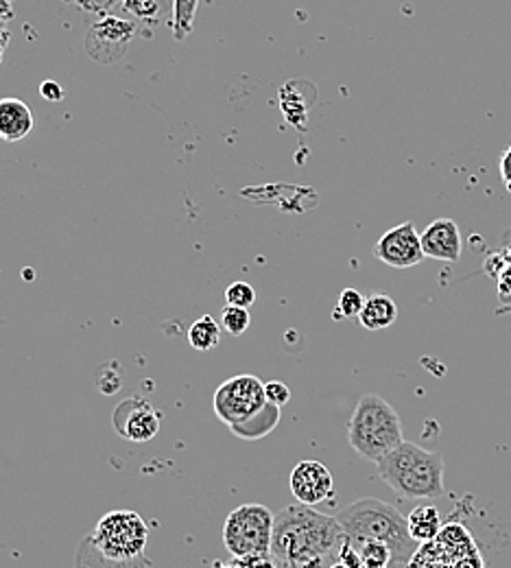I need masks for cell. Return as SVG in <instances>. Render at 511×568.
Here are the masks:
<instances>
[{
	"mask_svg": "<svg viewBox=\"0 0 511 568\" xmlns=\"http://www.w3.org/2000/svg\"><path fill=\"white\" fill-rule=\"evenodd\" d=\"M341 542L346 536L337 516L297 503L276 516L272 556L287 568H319Z\"/></svg>",
	"mask_w": 511,
	"mask_h": 568,
	"instance_id": "cell-1",
	"label": "cell"
},
{
	"mask_svg": "<svg viewBox=\"0 0 511 568\" xmlns=\"http://www.w3.org/2000/svg\"><path fill=\"white\" fill-rule=\"evenodd\" d=\"M346 542L352 547L378 540L391 551V567H407L416 556L418 542L409 534L407 518L389 503L378 498H361L337 511Z\"/></svg>",
	"mask_w": 511,
	"mask_h": 568,
	"instance_id": "cell-2",
	"label": "cell"
},
{
	"mask_svg": "<svg viewBox=\"0 0 511 568\" xmlns=\"http://www.w3.org/2000/svg\"><path fill=\"white\" fill-rule=\"evenodd\" d=\"M378 477L402 498H438L443 495V457L413 442L398 444L378 464Z\"/></svg>",
	"mask_w": 511,
	"mask_h": 568,
	"instance_id": "cell-3",
	"label": "cell"
},
{
	"mask_svg": "<svg viewBox=\"0 0 511 568\" xmlns=\"http://www.w3.org/2000/svg\"><path fill=\"white\" fill-rule=\"evenodd\" d=\"M350 446L367 459L378 464L387 453L402 444V423L398 412L380 396L366 394L348 423Z\"/></svg>",
	"mask_w": 511,
	"mask_h": 568,
	"instance_id": "cell-4",
	"label": "cell"
},
{
	"mask_svg": "<svg viewBox=\"0 0 511 568\" xmlns=\"http://www.w3.org/2000/svg\"><path fill=\"white\" fill-rule=\"evenodd\" d=\"M145 518L132 509H116L105 514L94 534L88 538L92 549L114 562H139L145 554Z\"/></svg>",
	"mask_w": 511,
	"mask_h": 568,
	"instance_id": "cell-5",
	"label": "cell"
},
{
	"mask_svg": "<svg viewBox=\"0 0 511 568\" xmlns=\"http://www.w3.org/2000/svg\"><path fill=\"white\" fill-rule=\"evenodd\" d=\"M276 516L269 507L258 503H247L229 511L223 525V545L238 558H256L272 554Z\"/></svg>",
	"mask_w": 511,
	"mask_h": 568,
	"instance_id": "cell-6",
	"label": "cell"
},
{
	"mask_svg": "<svg viewBox=\"0 0 511 568\" xmlns=\"http://www.w3.org/2000/svg\"><path fill=\"white\" fill-rule=\"evenodd\" d=\"M265 405V383L254 374H238L221 383L213 403L217 418L229 428L249 420Z\"/></svg>",
	"mask_w": 511,
	"mask_h": 568,
	"instance_id": "cell-7",
	"label": "cell"
},
{
	"mask_svg": "<svg viewBox=\"0 0 511 568\" xmlns=\"http://www.w3.org/2000/svg\"><path fill=\"white\" fill-rule=\"evenodd\" d=\"M139 33V22L114 13L96 18L83 40L85 53L99 64L119 62Z\"/></svg>",
	"mask_w": 511,
	"mask_h": 568,
	"instance_id": "cell-8",
	"label": "cell"
},
{
	"mask_svg": "<svg viewBox=\"0 0 511 568\" xmlns=\"http://www.w3.org/2000/svg\"><path fill=\"white\" fill-rule=\"evenodd\" d=\"M374 256L394 270H409L425 261L422 239L411 221L385 232L374 245Z\"/></svg>",
	"mask_w": 511,
	"mask_h": 568,
	"instance_id": "cell-9",
	"label": "cell"
},
{
	"mask_svg": "<svg viewBox=\"0 0 511 568\" xmlns=\"http://www.w3.org/2000/svg\"><path fill=\"white\" fill-rule=\"evenodd\" d=\"M289 486H292L293 497L297 498V503L319 505L326 498H330L335 481H333L330 470L324 464H319L315 459H304L293 468Z\"/></svg>",
	"mask_w": 511,
	"mask_h": 568,
	"instance_id": "cell-10",
	"label": "cell"
},
{
	"mask_svg": "<svg viewBox=\"0 0 511 568\" xmlns=\"http://www.w3.org/2000/svg\"><path fill=\"white\" fill-rule=\"evenodd\" d=\"M114 428L130 442H149L160 430V416L146 400L130 398L116 407Z\"/></svg>",
	"mask_w": 511,
	"mask_h": 568,
	"instance_id": "cell-11",
	"label": "cell"
},
{
	"mask_svg": "<svg viewBox=\"0 0 511 568\" xmlns=\"http://www.w3.org/2000/svg\"><path fill=\"white\" fill-rule=\"evenodd\" d=\"M422 250L427 258L457 263L461 256V232L452 219L433 221L422 234Z\"/></svg>",
	"mask_w": 511,
	"mask_h": 568,
	"instance_id": "cell-12",
	"label": "cell"
},
{
	"mask_svg": "<svg viewBox=\"0 0 511 568\" xmlns=\"http://www.w3.org/2000/svg\"><path fill=\"white\" fill-rule=\"evenodd\" d=\"M33 130L35 116L24 101L16 97L0 99V141H24Z\"/></svg>",
	"mask_w": 511,
	"mask_h": 568,
	"instance_id": "cell-13",
	"label": "cell"
},
{
	"mask_svg": "<svg viewBox=\"0 0 511 568\" xmlns=\"http://www.w3.org/2000/svg\"><path fill=\"white\" fill-rule=\"evenodd\" d=\"M396 320H398V306L389 295L374 293L366 297V306L359 315V322L366 331H371V333L385 331V328L394 326Z\"/></svg>",
	"mask_w": 511,
	"mask_h": 568,
	"instance_id": "cell-14",
	"label": "cell"
},
{
	"mask_svg": "<svg viewBox=\"0 0 511 568\" xmlns=\"http://www.w3.org/2000/svg\"><path fill=\"white\" fill-rule=\"evenodd\" d=\"M407 525L418 545L433 542L441 531V514L436 505H420L407 516Z\"/></svg>",
	"mask_w": 511,
	"mask_h": 568,
	"instance_id": "cell-15",
	"label": "cell"
},
{
	"mask_svg": "<svg viewBox=\"0 0 511 568\" xmlns=\"http://www.w3.org/2000/svg\"><path fill=\"white\" fill-rule=\"evenodd\" d=\"M280 409L278 405L267 403L256 416L241 425L232 426V433L238 435L241 439H260L267 437L276 426L280 425Z\"/></svg>",
	"mask_w": 511,
	"mask_h": 568,
	"instance_id": "cell-16",
	"label": "cell"
},
{
	"mask_svg": "<svg viewBox=\"0 0 511 568\" xmlns=\"http://www.w3.org/2000/svg\"><path fill=\"white\" fill-rule=\"evenodd\" d=\"M121 9L136 22L157 24L173 13V0H121Z\"/></svg>",
	"mask_w": 511,
	"mask_h": 568,
	"instance_id": "cell-17",
	"label": "cell"
},
{
	"mask_svg": "<svg viewBox=\"0 0 511 568\" xmlns=\"http://www.w3.org/2000/svg\"><path fill=\"white\" fill-rule=\"evenodd\" d=\"M197 7H200V0H173L171 31L177 42H184L193 33Z\"/></svg>",
	"mask_w": 511,
	"mask_h": 568,
	"instance_id": "cell-18",
	"label": "cell"
},
{
	"mask_svg": "<svg viewBox=\"0 0 511 568\" xmlns=\"http://www.w3.org/2000/svg\"><path fill=\"white\" fill-rule=\"evenodd\" d=\"M221 342V328L219 324L211 317V315H204L202 320H197L191 331H188V344L200 351V353H208V351H215L219 346Z\"/></svg>",
	"mask_w": 511,
	"mask_h": 568,
	"instance_id": "cell-19",
	"label": "cell"
},
{
	"mask_svg": "<svg viewBox=\"0 0 511 568\" xmlns=\"http://www.w3.org/2000/svg\"><path fill=\"white\" fill-rule=\"evenodd\" d=\"M359 551V558L364 568H389L391 567V551L387 545L378 540H367L355 547Z\"/></svg>",
	"mask_w": 511,
	"mask_h": 568,
	"instance_id": "cell-20",
	"label": "cell"
},
{
	"mask_svg": "<svg viewBox=\"0 0 511 568\" xmlns=\"http://www.w3.org/2000/svg\"><path fill=\"white\" fill-rule=\"evenodd\" d=\"M221 324L223 328L232 335V337H241L243 333H247L249 324H252V317H249V311L243 308V306H223L221 311Z\"/></svg>",
	"mask_w": 511,
	"mask_h": 568,
	"instance_id": "cell-21",
	"label": "cell"
},
{
	"mask_svg": "<svg viewBox=\"0 0 511 568\" xmlns=\"http://www.w3.org/2000/svg\"><path fill=\"white\" fill-rule=\"evenodd\" d=\"M366 306V295L357 288H344L341 295H339V302H337V317H344V320H359L361 311Z\"/></svg>",
	"mask_w": 511,
	"mask_h": 568,
	"instance_id": "cell-22",
	"label": "cell"
},
{
	"mask_svg": "<svg viewBox=\"0 0 511 568\" xmlns=\"http://www.w3.org/2000/svg\"><path fill=\"white\" fill-rule=\"evenodd\" d=\"M225 302L232 306H243L249 308L256 302V288L249 283H232L225 288Z\"/></svg>",
	"mask_w": 511,
	"mask_h": 568,
	"instance_id": "cell-23",
	"label": "cell"
},
{
	"mask_svg": "<svg viewBox=\"0 0 511 568\" xmlns=\"http://www.w3.org/2000/svg\"><path fill=\"white\" fill-rule=\"evenodd\" d=\"M74 4L79 9H83L85 13L101 18V16L112 13L121 4V0H74Z\"/></svg>",
	"mask_w": 511,
	"mask_h": 568,
	"instance_id": "cell-24",
	"label": "cell"
},
{
	"mask_svg": "<svg viewBox=\"0 0 511 568\" xmlns=\"http://www.w3.org/2000/svg\"><path fill=\"white\" fill-rule=\"evenodd\" d=\"M265 396H267V403L285 407L292 400V389L283 381H272V383H265Z\"/></svg>",
	"mask_w": 511,
	"mask_h": 568,
	"instance_id": "cell-25",
	"label": "cell"
},
{
	"mask_svg": "<svg viewBox=\"0 0 511 568\" xmlns=\"http://www.w3.org/2000/svg\"><path fill=\"white\" fill-rule=\"evenodd\" d=\"M40 94L47 99V101H62L64 99V90L58 81H44L40 85Z\"/></svg>",
	"mask_w": 511,
	"mask_h": 568,
	"instance_id": "cell-26",
	"label": "cell"
},
{
	"mask_svg": "<svg viewBox=\"0 0 511 568\" xmlns=\"http://www.w3.org/2000/svg\"><path fill=\"white\" fill-rule=\"evenodd\" d=\"M501 180L511 193V146L501 155Z\"/></svg>",
	"mask_w": 511,
	"mask_h": 568,
	"instance_id": "cell-27",
	"label": "cell"
},
{
	"mask_svg": "<svg viewBox=\"0 0 511 568\" xmlns=\"http://www.w3.org/2000/svg\"><path fill=\"white\" fill-rule=\"evenodd\" d=\"M217 568H252V567H249V562H247V560H238V558H236V562H232V565H225V567H221V565H217Z\"/></svg>",
	"mask_w": 511,
	"mask_h": 568,
	"instance_id": "cell-28",
	"label": "cell"
},
{
	"mask_svg": "<svg viewBox=\"0 0 511 568\" xmlns=\"http://www.w3.org/2000/svg\"><path fill=\"white\" fill-rule=\"evenodd\" d=\"M7 42H9V33H7V31H0V60H2V51H4Z\"/></svg>",
	"mask_w": 511,
	"mask_h": 568,
	"instance_id": "cell-29",
	"label": "cell"
},
{
	"mask_svg": "<svg viewBox=\"0 0 511 568\" xmlns=\"http://www.w3.org/2000/svg\"><path fill=\"white\" fill-rule=\"evenodd\" d=\"M330 568H348V567H346V565H344V562H339V565H335V567H330Z\"/></svg>",
	"mask_w": 511,
	"mask_h": 568,
	"instance_id": "cell-30",
	"label": "cell"
}]
</instances>
